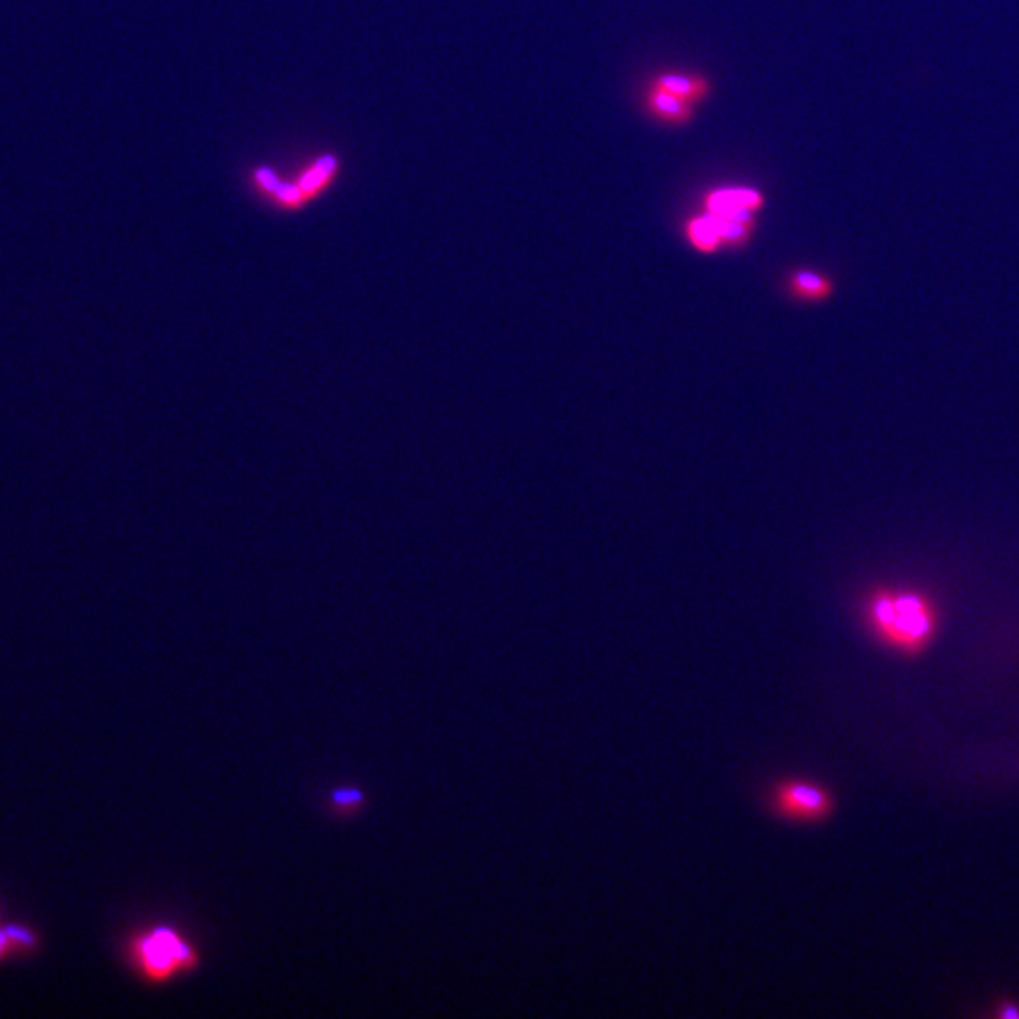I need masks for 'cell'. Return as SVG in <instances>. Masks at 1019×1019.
<instances>
[{
  "instance_id": "obj_1",
  "label": "cell",
  "mask_w": 1019,
  "mask_h": 1019,
  "mask_svg": "<svg viewBox=\"0 0 1019 1019\" xmlns=\"http://www.w3.org/2000/svg\"><path fill=\"white\" fill-rule=\"evenodd\" d=\"M863 618L878 642L905 657L925 654L940 631L938 604L912 587L874 590L865 599Z\"/></svg>"
},
{
  "instance_id": "obj_2",
  "label": "cell",
  "mask_w": 1019,
  "mask_h": 1019,
  "mask_svg": "<svg viewBox=\"0 0 1019 1019\" xmlns=\"http://www.w3.org/2000/svg\"><path fill=\"white\" fill-rule=\"evenodd\" d=\"M123 957L129 970L149 987H167L203 967V951L191 936L167 921L132 931Z\"/></svg>"
},
{
  "instance_id": "obj_3",
  "label": "cell",
  "mask_w": 1019,
  "mask_h": 1019,
  "mask_svg": "<svg viewBox=\"0 0 1019 1019\" xmlns=\"http://www.w3.org/2000/svg\"><path fill=\"white\" fill-rule=\"evenodd\" d=\"M769 805L781 819L821 823L833 816L836 800L829 788L810 780H783L776 783Z\"/></svg>"
},
{
  "instance_id": "obj_4",
  "label": "cell",
  "mask_w": 1019,
  "mask_h": 1019,
  "mask_svg": "<svg viewBox=\"0 0 1019 1019\" xmlns=\"http://www.w3.org/2000/svg\"><path fill=\"white\" fill-rule=\"evenodd\" d=\"M697 104L681 99V96L671 93L650 82L644 93V110L648 112L654 120L669 127H685L693 122Z\"/></svg>"
},
{
  "instance_id": "obj_5",
  "label": "cell",
  "mask_w": 1019,
  "mask_h": 1019,
  "mask_svg": "<svg viewBox=\"0 0 1019 1019\" xmlns=\"http://www.w3.org/2000/svg\"><path fill=\"white\" fill-rule=\"evenodd\" d=\"M762 206V193L753 187H719L704 197V208L716 215L755 213Z\"/></svg>"
},
{
  "instance_id": "obj_6",
  "label": "cell",
  "mask_w": 1019,
  "mask_h": 1019,
  "mask_svg": "<svg viewBox=\"0 0 1019 1019\" xmlns=\"http://www.w3.org/2000/svg\"><path fill=\"white\" fill-rule=\"evenodd\" d=\"M652 82H655L664 89H669L671 93L681 96V99L690 101L693 104L704 103L712 95V82L707 76L697 72H688V74L664 72L655 76Z\"/></svg>"
},
{
  "instance_id": "obj_7",
  "label": "cell",
  "mask_w": 1019,
  "mask_h": 1019,
  "mask_svg": "<svg viewBox=\"0 0 1019 1019\" xmlns=\"http://www.w3.org/2000/svg\"><path fill=\"white\" fill-rule=\"evenodd\" d=\"M685 232H688L690 242L702 253H712L723 246L716 221L708 212L691 218L688 225H685Z\"/></svg>"
},
{
  "instance_id": "obj_8",
  "label": "cell",
  "mask_w": 1019,
  "mask_h": 1019,
  "mask_svg": "<svg viewBox=\"0 0 1019 1019\" xmlns=\"http://www.w3.org/2000/svg\"><path fill=\"white\" fill-rule=\"evenodd\" d=\"M38 946V936L22 925H0V963L15 953L32 951Z\"/></svg>"
},
{
  "instance_id": "obj_9",
  "label": "cell",
  "mask_w": 1019,
  "mask_h": 1019,
  "mask_svg": "<svg viewBox=\"0 0 1019 1019\" xmlns=\"http://www.w3.org/2000/svg\"><path fill=\"white\" fill-rule=\"evenodd\" d=\"M791 287L795 295L808 299V301H821L827 299L833 293V284L827 276H821L812 270H798L791 278Z\"/></svg>"
},
{
  "instance_id": "obj_10",
  "label": "cell",
  "mask_w": 1019,
  "mask_h": 1019,
  "mask_svg": "<svg viewBox=\"0 0 1019 1019\" xmlns=\"http://www.w3.org/2000/svg\"><path fill=\"white\" fill-rule=\"evenodd\" d=\"M363 802H365V797H363V793H361L359 789H356V788L337 789L335 793H332V807L338 808L340 812H342V810L356 812L357 808L363 807Z\"/></svg>"
},
{
  "instance_id": "obj_11",
  "label": "cell",
  "mask_w": 1019,
  "mask_h": 1019,
  "mask_svg": "<svg viewBox=\"0 0 1019 1019\" xmlns=\"http://www.w3.org/2000/svg\"><path fill=\"white\" fill-rule=\"evenodd\" d=\"M995 1015L1003 1017V1019H1017L1019 1017V1005L1014 1003V1001H1001L996 1005Z\"/></svg>"
}]
</instances>
